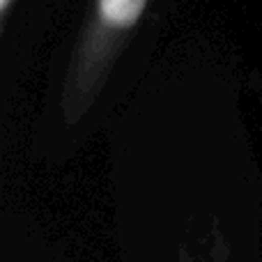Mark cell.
<instances>
[{"label": "cell", "instance_id": "6da1fadb", "mask_svg": "<svg viewBox=\"0 0 262 262\" xmlns=\"http://www.w3.org/2000/svg\"><path fill=\"white\" fill-rule=\"evenodd\" d=\"M147 5L149 0H92L62 85V108L72 122L97 101Z\"/></svg>", "mask_w": 262, "mask_h": 262}, {"label": "cell", "instance_id": "7a4b0ae2", "mask_svg": "<svg viewBox=\"0 0 262 262\" xmlns=\"http://www.w3.org/2000/svg\"><path fill=\"white\" fill-rule=\"evenodd\" d=\"M14 3H16V0H0V23H3V28H5V23H7L9 14H12Z\"/></svg>", "mask_w": 262, "mask_h": 262}]
</instances>
